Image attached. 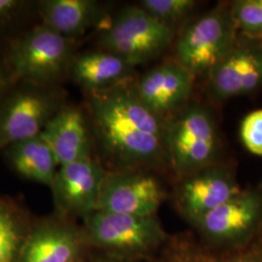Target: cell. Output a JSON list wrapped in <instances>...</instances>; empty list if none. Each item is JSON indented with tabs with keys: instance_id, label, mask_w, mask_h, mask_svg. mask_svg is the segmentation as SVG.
I'll return each mask as SVG.
<instances>
[{
	"instance_id": "obj_15",
	"label": "cell",
	"mask_w": 262,
	"mask_h": 262,
	"mask_svg": "<svg viewBox=\"0 0 262 262\" xmlns=\"http://www.w3.org/2000/svg\"><path fill=\"white\" fill-rule=\"evenodd\" d=\"M161 262H262V228L243 243L216 248L189 234L167 239Z\"/></svg>"
},
{
	"instance_id": "obj_25",
	"label": "cell",
	"mask_w": 262,
	"mask_h": 262,
	"mask_svg": "<svg viewBox=\"0 0 262 262\" xmlns=\"http://www.w3.org/2000/svg\"><path fill=\"white\" fill-rule=\"evenodd\" d=\"M11 84L12 83L10 81L9 76L7 74L0 58V101L9 90Z\"/></svg>"
},
{
	"instance_id": "obj_2",
	"label": "cell",
	"mask_w": 262,
	"mask_h": 262,
	"mask_svg": "<svg viewBox=\"0 0 262 262\" xmlns=\"http://www.w3.org/2000/svg\"><path fill=\"white\" fill-rule=\"evenodd\" d=\"M75 42L39 24L8 39L1 61L12 84L61 85L77 55Z\"/></svg>"
},
{
	"instance_id": "obj_23",
	"label": "cell",
	"mask_w": 262,
	"mask_h": 262,
	"mask_svg": "<svg viewBox=\"0 0 262 262\" xmlns=\"http://www.w3.org/2000/svg\"><path fill=\"white\" fill-rule=\"evenodd\" d=\"M33 13L36 14V2L0 0V38L15 31Z\"/></svg>"
},
{
	"instance_id": "obj_9",
	"label": "cell",
	"mask_w": 262,
	"mask_h": 262,
	"mask_svg": "<svg viewBox=\"0 0 262 262\" xmlns=\"http://www.w3.org/2000/svg\"><path fill=\"white\" fill-rule=\"evenodd\" d=\"M262 88V41L237 38L234 46L207 76V91L219 101Z\"/></svg>"
},
{
	"instance_id": "obj_21",
	"label": "cell",
	"mask_w": 262,
	"mask_h": 262,
	"mask_svg": "<svg viewBox=\"0 0 262 262\" xmlns=\"http://www.w3.org/2000/svg\"><path fill=\"white\" fill-rule=\"evenodd\" d=\"M195 4L193 0H143L139 6L152 18L172 28L190 14Z\"/></svg>"
},
{
	"instance_id": "obj_24",
	"label": "cell",
	"mask_w": 262,
	"mask_h": 262,
	"mask_svg": "<svg viewBox=\"0 0 262 262\" xmlns=\"http://www.w3.org/2000/svg\"><path fill=\"white\" fill-rule=\"evenodd\" d=\"M240 137L252 155L262 157V109L249 113L241 122Z\"/></svg>"
},
{
	"instance_id": "obj_18",
	"label": "cell",
	"mask_w": 262,
	"mask_h": 262,
	"mask_svg": "<svg viewBox=\"0 0 262 262\" xmlns=\"http://www.w3.org/2000/svg\"><path fill=\"white\" fill-rule=\"evenodd\" d=\"M75 231L61 225H44L25 240L18 262H74L81 244Z\"/></svg>"
},
{
	"instance_id": "obj_8",
	"label": "cell",
	"mask_w": 262,
	"mask_h": 262,
	"mask_svg": "<svg viewBox=\"0 0 262 262\" xmlns=\"http://www.w3.org/2000/svg\"><path fill=\"white\" fill-rule=\"evenodd\" d=\"M193 226L200 241L209 246L226 248L243 243L262 228V188L241 190Z\"/></svg>"
},
{
	"instance_id": "obj_28",
	"label": "cell",
	"mask_w": 262,
	"mask_h": 262,
	"mask_svg": "<svg viewBox=\"0 0 262 262\" xmlns=\"http://www.w3.org/2000/svg\"><path fill=\"white\" fill-rule=\"evenodd\" d=\"M74 262H82V261H81V260H80V259H78V260H76V261H74Z\"/></svg>"
},
{
	"instance_id": "obj_20",
	"label": "cell",
	"mask_w": 262,
	"mask_h": 262,
	"mask_svg": "<svg viewBox=\"0 0 262 262\" xmlns=\"http://www.w3.org/2000/svg\"><path fill=\"white\" fill-rule=\"evenodd\" d=\"M21 215L16 205L0 198V262H16L25 241Z\"/></svg>"
},
{
	"instance_id": "obj_14",
	"label": "cell",
	"mask_w": 262,
	"mask_h": 262,
	"mask_svg": "<svg viewBox=\"0 0 262 262\" xmlns=\"http://www.w3.org/2000/svg\"><path fill=\"white\" fill-rule=\"evenodd\" d=\"M53 150L58 166L93 158L94 142L89 116L66 103L41 133Z\"/></svg>"
},
{
	"instance_id": "obj_13",
	"label": "cell",
	"mask_w": 262,
	"mask_h": 262,
	"mask_svg": "<svg viewBox=\"0 0 262 262\" xmlns=\"http://www.w3.org/2000/svg\"><path fill=\"white\" fill-rule=\"evenodd\" d=\"M193 80L194 77L175 60L151 68L134 84L143 103L165 120L187 101Z\"/></svg>"
},
{
	"instance_id": "obj_22",
	"label": "cell",
	"mask_w": 262,
	"mask_h": 262,
	"mask_svg": "<svg viewBox=\"0 0 262 262\" xmlns=\"http://www.w3.org/2000/svg\"><path fill=\"white\" fill-rule=\"evenodd\" d=\"M238 30L247 37H262V0H238L230 5Z\"/></svg>"
},
{
	"instance_id": "obj_17",
	"label": "cell",
	"mask_w": 262,
	"mask_h": 262,
	"mask_svg": "<svg viewBox=\"0 0 262 262\" xmlns=\"http://www.w3.org/2000/svg\"><path fill=\"white\" fill-rule=\"evenodd\" d=\"M134 67L102 49L77 54L68 78L86 94L112 88L132 79Z\"/></svg>"
},
{
	"instance_id": "obj_16",
	"label": "cell",
	"mask_w": 262,
	"mask_h": 262,
	"mask_svg": "<svg viewBox=\"0 0 262 262\" xmlns=\"http://www.w3.org/2000/svg\"><path fill=\"white\" fill-rule=\"evenodd\" d=\"M36 15L40 24L74 41L107 19L102 5L94 0H40Z\"/></svg>"
},
{
	"instance_id": "obj_3",
	"label": "cell",
	"mask_w": 262,
	"mask_h": 262,
	"mask_svg": "<svg viewBox=\"0 0 262 262\" xmlns=\"http://www.w3.org/2000/svg\"><path fill=\"white\" fill-rule=\"evenodd\" d=\"M66 103L61 85L11 84L0 101V151L40 135Z\"/></svg>"
},
{
	"instance_id": "obj_27",
	"label": "cell",
	"mask_w": 262,
	"mask_h": 262,
	"mask_svg": "<svg viewBox=\"0 0 262 262\" xmlns=\"http://www.w3.org/2000/svg\"><path fill=\"white\" fill-rule=\"evenodd\" d=\"M258 187H260V188H262V181L260 182V184L258 185Z\"/></svg>"
},
{
	"instance_id": "obj_1",
	"label": "cell",
	"mask_w": 262,
	"mask_h": 262,
	"mask_svg": "<svg viewBox=\"0 0 262 262\" xmlns=\"http://www.w3.org/2000/svg\"><path fill=\"white\" fill-rule=\"evenodd\" d=\"M86 94L94 144L110 171L143 170L166 159L165 120L143 103L132 79Z\"/></svg>"
},
{
	"instance_id": "obj_12",
	"label": "cell",
	"mask_w": 262,
	"mask_h": 262,
	"mask_svg": "<svg viewBox=\"0 0 262 262\" xmlns=\"http://www.w3.org/2000/svg\"><path fill=\"white\" fill-rule=\"evenodd\" d=\"M241 190L231 170L212 164L180 180L176 205L181 215L194 225Z\"/></svg>"
},
{
	"instance_id": "obj_5",
	"label": "cell",
	"mask_w": 262,
	"mask_h": 262,
	"mask_svg": "<svg viewBox=\"0 0 262 262\" xmlns=\"http://www.w3.org/2000/svg\"><path fill=\"white\" fill-rule=\"evenodd\" d=\"M173 28L152 18L140 6H128L100 27V49L122 57L130 66L148 62L165 51Z\"/></svg>"
},
{
	"instance_id": "obj_26",
	"label": "cell",
	"mask_w": 262,
	"mask_h": 262,
	"mask_svg": "<svg viewBox=\"0 0 262 262\" xmlns=\"http://www.w3.org/2000/svg\"><path fill=\"white\" fill-rule=\"evenodd\" d=\"M99 262H127L121 259H108V260H100Z\"/></svg>"
},
{
	"instance_id": "obj_6",
	"label": "cell",
	"mask_w": 262,
	"mask_h": 262,
	"mask_svg": "<svg viewBox=\"0 0 262 262\" xmlns=\"http://www.w3.org/2000/svg\"><path fill=\"white\" fill-rule=\"evenodd\" d=\"M92 243L122 258H142L162 249L168 236L157 215L134 216L95 211L84 217Z\"/></svg>"
},
{
	"instance_id": "obj_11",
	"label": "cell",
	"mask_w": 262,
	"mask_h": 262,
	"mask_svg": "<svg viewBox=\"0 0 262 262\" xmlns=\"http://www.w3.org/2000/svg\"><path fill=\"white\" fill-rule=\"evenodd\" d=\"M108 171L94 157L58 167L51 187L57 211L84 217L95 212Z\"/></svg>"
},
{
	"instance_id": "obj_7",
	"label": "cell",
	"mask_w": 262,
	"mask_h": 262,
	"mask_svg": "<svg viewBox=\"0 0 262 262\" xmlns=\"http://www.w3.org/2000/svg\"><path fill=\"white\" fill-rule=\"evenodd\" d=\"M238 38L230 6H220L188 25L176 42V61L193 76H208Z\"/></svg>"
},
{
	"instance_id": "obj_10",
	"label": "cell",
	"mask_w": 262,
	"mask_h": 262,
	"mask_svg": "<svg viewBox=\"0 0 262 262\" xmlns=\"http://www.w3.org/2000/svg\"><path fill=\"white\" fill-rule=\"evenodd\" d=\"M163 199L160 183L144 170L108 171L96 211L150 216L156 215Z\"/></svg>"
},
{
	"instance_id": "obj_4",
	"label": "cell",
	"mask_w": 262,
	"mask_h": 262,
	"mask_svg": "<svg viewBox=\"0 0 262 262\" xmlns=\"http://www.w3.org/2000/svg\"><path fill=\"white\" fill-rule=\"evenodd\" d=\"M220 139L214 119L198 104L184 107L165 121V151L180 180L215 164Z\"/></svg>"
},
{
	"instance_id": "obj_19",
	"label": "cell",
	"mask_w": 262,
	"mask_h": 262,
	"mask_svg": "<svg viewBox=\"0 0 262 262\" xmlns=\"http://www.w3.org/2000/svg\"><path fill=\"white\" fill-rule=\"evenodd\" d=\"M3 152L12 168L20 176L52 187L59 166L42 134L15 143Z\"/></svg>"
}]
</instances>
